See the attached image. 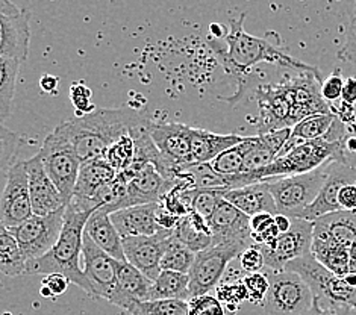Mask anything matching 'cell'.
<instances>
[{"mask_svg": "<svg viewBox=\"0 0 356 315\" xmlns=\"http://www.w3.org/2000/svg\"><path fill=\"white\" fill-rule=\"evenodd\" d=\"M341 102L349 106H356V78L346 79Z\"/></svg>", "mask_w": 356, "mask_h": 315, "instance_id": "cell-54", "label": "cell"}, {"mask_svg": "<svg viewBox=\"0 0 356 315\" xmlns=\"http://www.w3.org/2000/svg\"><path fill=\"white\" fill-rule=\"evenodd\" d=\"M190 315H226L223 303L213 296H199L188 302Z\"/></svg>", "mask_w": 356, "mask_h": 315, "instance_id": "cell-45", "label": "cell"}, {"mask_svg": "<svg viewBox=\"0 0 356 315\" xmlns=\"http://www.w3.org/2000/svg\"><path fill=\"white\" fill-rule=\"evenodd\" d=\"M253 137H245L243 143H240L238 146L231 147L225 150L223 153L209 163L211 167H213L218 175H222L223 177H232V176H238L243 175V167H244V159L245 155H248L249 149L252 147Z\"/></svg>", "mask_w": 356, "mask_h": 315, "instance_id": "cell-36", "label": "cell"}, {"mask_svg": "<svg viewBox=\"0 0 356 315\" xmlns=\"http://www.w3.org/2000/svg\"><path fill=\"white\" fill-rule=\"evenodd\" d=\"M353 15H356V5H355V14Z\"/></svg>", "mask_w": 356, "mask_h": 315, "instance_id": "cell-60", "label": "cell"}, {"mask_svg": "<svg viewBox=\"0 0 356 315\" xmlns=\"http://www.w3.org/2000/svg\"><path fill=\"white\" fill-rule=\"evenodd\" d=\"M226 190H196L193 202V212L209 220L216 212L218 203L225 199Z\"/></svg>", "mask_w": 356, "mask_h": 315, "instance_id": "cell-41", "label": "cell"}, {"mask_svg": "<svg viewBox=\"0 0 356 315\" xmlns=\"http://www.w3.org/2000/svg\"><path fill=\"white\" fill-rule=\"evenodd\" d=\"M314 223V238L349 247L356 240V211H337Z\"/></svg>", "mask_w": 356, "mask_h": 315, "instance_id": "cell-26", "label": "cell"}, {"mask_svg": "<svg viewBox=\"0 0 356 315\" xmlns=\"http://www.w3.org/2000/svg\"><path fill=\"white\" fill-rule=\"evenodd\" d=\"M31 26L28 11L10 0H0V58L24 63L29 55Z\"/></svg>", "mask_w": 356, "mask_h": 315, "instance_id": "cell-12", "label": "cell"}, {"mask_svg": "<svg viewBox=\"0 0 356 315\" xmlns=\"http://www.w3.org/2000/svg\"><path fill=\"white\" fill-rule=\"evenodd\" d=\"M209 32H211V35H213V37H216V38H223V40H225V37L227 35L229 29H226V26H223V24L213 23V24H211V26H209Z\"/></svg>", "mask_w": 356, "mask_h": 315, "instance_id": "cell-57", "label": "cell"}, {"mask_svg": "<svg viewBox=\"0 0 356 315\" xmlns=\"http://www.w3.org/2000/svg\"><path fill=\"white\" fill-rule=\"evenodd\" d=\"M22 63L14 59L0 58V122L5 124L6 118L13 113V102L15 96V83Z\"/></svg>", "mask_w": 356, "mask_h": 315, "instance_id": "cell-34", "label": "cell"}, {"mask_svg": "<svg viewBox=\"0 0 356 315\" xmlns=\"http://www.w3.org/2000/svg\"><path fill=\"white\" fill-rule=\"evenodd\" d=\"M344 82L346 79H343L340 72L335 70L323 83H321V97H323L327 104H334V102L340 100L343 97Z\"/></svg>", "mask_w": 356, "mask_h": 315, "instance_id": "cell-47", "label": "cell"}, {"mask_svg": "<svg viewBox=\"0 0 356 315\" xmlns=\"http://www.w3.org/2000/svg\"><path fill=\"white\" fill-rule=\"evenodd\" d=\"M355 118H356V106H355Z\"/></svg>", "mask_w": 356, "mask_h": 315, "instance_id": "cell-61", "label": "cell"}, {"mask_svg": "<svg viewBox=\"0 0 356 315\" xmlns=\"http://www.w3.org/2000/svg\"><path fill=\"white\" fill-rule=\"evenodd\" d=\"M150 137L164 158L182 167L191 163L193 127L176 122L149 120Z\"/></svg>", "mask_w": 356, "mask_h": 315, "instance_id": "cell-19", "label": "cell"}, {"mask_svg": "<svg viewBox=\"0 0 356 315\" xmlns=\"http://www.w3.org/2000/svg\"><path fill=\"white\" fill-rule=\"evenodd\" d=\"M92 212L76 209L73 205H67L63 232L59 240L50 252L38 259L28 261L24 275H64L70 284L79 286L92 297V288L83 275L82 268V247L83 232Z\"/></svg>", "mask_w": 356, "mask_h": 315, "instance_id": "cell-3", "label": "cell"}, {"mask_svg": "<svg viewBox=\"0 0 356 315\" xmlns=\"http://www.w3.org/2000/svg\"><path fill=\"white\" fill-rule=\"evenodd\" d=\"M149 300H191L190 275L163 270L154 280Z\"/></svg>", "mask_w": 356, "mask_h": 315, "instance_id": "cell-31", "label": "cell"}, {"mask_svg": "<svg viewBox=\"0 0 356 315\" xmlns=\"http://www.w3.org/2000/svg\"><path fill=\"white\" fill-rule=\"evenodd\" d=\"M240 264L241 268L245 271L248 275H255V273H262L266 270V261H264V255H262L259 245H252L249 249H245L240 255Z\"/></svg>", "mask_w": 356, "mask_h": 315, "instance_id": "cell-46", "label": "cell"}, {"mask_svg": "<svg viewBox=\"0 0 356 315\" xmlns=\"http://www.w3.org/2000/svg\"><path fill=\"white\" fill-rule=\"evenodd\" d=\"M225 200L250 218L257 214H262V212H268L271 216L277 214L276 203L268 190L267 181L245 185L241 186V188L226 190Z\"/></svg>", "mask_w": 356, "mask_h": 315, "instance_id": "cell-25", "label": "cell"}, {"mask_svg": "<svg viewBox=\"0 0 356 315\" xmlns=\"http://www.w3.org/2000/svg\"><path fill=\"white\" fill-rule=\"evenodd\" d=\"M179 217H176L175 214H172L170 211H167L163 205L159 203L158 211H156V221L161 229H164V231H173L179 223Z\"/></svg>", "mask_w": 356, "mask_h": 315, "instance_id": "cell-52", "label": "cell"}, {"mask_svg": "<svg viewBox=\"0 0 356 315\" xmlns=\"http://www.w3.org/2000/svg\"><path fill=\"white\" fill-rule=\"evenodd\" d=\"M70 280L67 279L64 275H47L43 280H41V286H47L50 291H52L54 297L56 296H61L67 291V288H69Z\"/></svg>", "mask_w": 356, "mask_h": 315, "instance_id": "cell-50", "label": "cell"}, {"mask_svg": "<svg viewBox=\"0 0 356 315\" xmlns=\"http://www.w3.org/2000/svg\"><path fill=\"white\" fill-rule=\"evenodd\" d=\"M245 13H243L238 19L229 23V32L225 37L226 49H222L216 45V41H208L213 47L217 59L225 67L229 74H234L243 83L244 76L249 74L252 67L259 63L275 64L281 69L293 70L296 73L316 70V67L302 63L300 59L293 58L284 52L282 49L270 45L267 40L253 37L244 29Z\"/></svg>", "mask_w": 356, "mask_h": 315, "instance_id": "cell-2", "label": "cell"}, {"mask_svg": "<svg viewBox=\"0 0 356 315\" xmlns=\"http://www.w3.org/2000/svg\"><path fill=\"white\" fill-rule=\"evenodd\" d=\"M128 315H190V306L185 300H149L135 305Z\"/></svg>", "mask_w": 356, "mask_h": 315, "instance_id": "cell-38", "label": "cell"}, {"mask_svg": "<svg viewBox=\"0 0 356 315\" xmlns=\"http://www.w3.org/2000/svg\"><path fill=\"white\" fill-rule=\"evenodd\" d=\"M311 253L312 257L321 264V266H325L329 271H332L334 275L340 277L349 275V262H350L349 247H343L332 241L314 238Z\"/></svg>", "mask_w": 356, "mask_h": 315, "instance_id": "cell-32", "label": "cell"}, {"mask_svg": "<svg viewBox=\"0 0 356 315\" xmlns=\"http://www.w3.org/2000/svg\"><path fill=\"white\" fill-rule=\"evenodd\" d=\"M356 184V165L349 161H334L330 163L329 175L321 188L318 197L300 214V220L316 221L320 217L327 216L330 212L341 211L338 205V194L344 185Z\"/></svg>", "mask_w": 356, "mask_h": 315, "instance_id": "cell-16", "label": "cell"}, {"mask_svg": "<svg viewBox=\"0 0 356 315\" xmlns=\"http://www.w3.org/2000/svg\"><path fill=\"white\" fill-rule=\"evenodd\" d=\"M305 315H356V311L347 306H335L321 303L317 297H314V303L311 309Z\"/></svg>", "mask_w": 356, "mask_h": 315, "instance_id": "cell-49", "label": "cell"}, {"mask_svg": "<svg viewBox=\"0 0 356 315\" xmlns=\"http://www.w3.org/2000/svg\"><path fill=\"white\" fill-rule=\"evenodd\" d=\"M321 83L323 82L317 69L296 73L293 78L285 81V87L293 104L294 126L308 117L332 113L330 105L321 97Z\"/></svg>", "mask_w": 356, "mask_h": 315, "instance_id": "cell-15", "label": "cell"}, {"mask_svg": "<svg viewBox=\"0 0 356 315\" xmlns=\"http://www.w3.org/2000/svg\"><path fill=\"white\" fill-rule=\"evenodd\" d=\"M40 294L43 296V297H46V299H49V297H54L52 291H50V289H49L47 286H41V289H40Z\"/></svg>", "mask_w": 356, "mask_h": 315, "instance_id": "cell-59", "label": "cell"}, {"mask_svg": "<svg viewBox=\"0 0 356 315\" xmlns=\"http://www.w3.org/2000/svg\"><path fill=\"white\" fill-rule=\"evenodd\" d=\"M270 291L264 302L270 315H305L314 303L311 288L293 271L266 270Z\"/></svg>", "mask_w": 356, "mask_h": 315, "instance_id": "cell-7", "label": "cell"}, {"mask_svg": "<svg viewBox=\"0 0 356 315\" xmlns=\"http://www.w3.org/2000/svg\"><path fill=\"white\" fill-rule=\"evenodd\" d=\"M26 168L33 216H50L67 207L61 193L58 191L56 185L49 177L38 152L37 155L26 159Z\"/></svg>", "mask_w": 356, "mask_h": 315, "instance_id": "cell-20", "label": "cell"}, {"mask_svg": "<svg viewBox=\"0 0 356 315\" xmlns=\"http://www.w3.org/2000/svg\"><path fill=\"white\" fill-rule=\"evenodd\" d=\"M314 240L312 221L293 218V226L276 241L262 244L259 249L264 255L266 270L284 271L288 264L311 255Z\"/></svg>", "mask_w": 356, "mask_h": 315, "instance_id": "cell-10", "label": "cell"}, {"mask_svg": "<svg viewBox=\"0 0 356 315\" xmlns=\"http://www.w3.org/2000/svg\"><path fill=\"white\" fill-rule=\"evenodd\" d=\"M338 58L344 63L356 65V15L352 17L349 28H347L346 41L343 47L338 50Z\"/></svg>", "mask_w": 356, "mask_h": 315, "instance_id": "cell-48", "label": "cell"}, {"mask_svg": "<svg viewBox=\"0 0 356 315\" xmlns=\"http://www.w3.org/2000/svg\"><path fill=\"white\" fill-rule=\"evenodd\" d=\"M243 282L248 288L249 293V302L253 305H262L267 299V294L270 291V282L266 273H255V275H245L243 277Z\"/></svg>", "mask_w": 356, "mask_h": 315, "instance_id": "cell-44", "label": "cell"}, {"mask_svg": "<svg viewBox=\"0 0 356 315\" xmlns=\"http://www.w3.org/2000/svg\"><path fill=\"white\" fill-rule=\"evenodd\" d=\"M143 118L144 115L137 109L129 106L100 108L86 117L65 120L61 126L83 164L105 158L108 149L124 135H129V131Z\"/></svg>", "mask_w": 356, "mask_h": 315, "instance_id": "cell-1", "label": "cell"}, {"mask_svg": "<svg viewBox=\"0 0 356 315\" xmlns=\"http://www.w3.org/2000/svg\"><path fill=\"white\" fill-rule=\"evenodd\" d=\"M349 273L356 275V240L350 245V262H349Z\"/></svg>", "mask_w": 356, "mask_h": 315, "instance_id": "cell-58", "label": "cell"}, {"mask_svg": "<svg viewBox=\"0 0 356 315\" xmlns=\"http://www.w3.org/2000/svg\"><path fill=\"white\" fill-rule=\"evenodd\" d=\"M275 223V216L268 214V212H262V214H257L255 217L250 218V227L253 234L264 232L267 227Z\"/></svg>", "mask_w": 356, "mask_h": 315, "instance_id": "cell-53", "label": "cell"}, {"mask_svg": "<svg viewBox=\"0 0 356 315\" xmlns=\"http://www.w3.org/2000/svg\"><path fill=\"white\" fill-rule=\"evenodd\" d=\"M28 261L23 257L19 243L5 227H0V270L2 273L17 277L26 273Z\"/></svg>", "mask_w": 356, "mask_h": 315, "instance_id": "cell-33", "label": "cell"}, {"mask_svg": "<svg viewBox=\"0 0 356 315\" xmlns=\"http://www.w3.org/2000/svg\"><path fill=\"white\" fill-rule=\"evenodd\" d=\"M217 299L225 303V306H240L244 300H249V293L243 282V277L236 279L232 284L226 282L218 285Z\"/></svg>", "mask_w": 356, "mask_h": 315, "instance_id": "cell-43", "label": "cell"}, {"mask_svg": "<svg viewBox=\"0 0 356 315\" xmlns=\"http://www.w3.org/2000/svg\"><path fill=\"white\" fill-rule=\"evenodd\" d=\"M335 114H317L305 118L300 123L296 124L293 127L291 132V138L288 140V143L285 144L284 150L281 152V155L284 156L286 155L288 152H291L294 147L300 146V144L307 143V141H316V140H321L325 135L329 132L330 127H332L334 122H335ZM277 156V158H279Z\"/></svg>", "mask_w": 356, "mask_h": 315, "instance_id": "cell-30", "label": "cell"}, {"mask_svg": "<svg viewBox=\"0 0 356 315\" xmlns=\"http://www.w3.org/2000/svg\"><path fill=\"white\" fill-rule=\"evenodd\" d=\"M255 96L259 106L257 135H267L286 127H294L293 104L285 82L259 85L255 90Z\"/></svg>", "mask_w": 356, "mask_h": 315, "instance_id": "cell-13", "label": "cell"}, {"mask_svg": "<svg viewBox=\"0 0 356 315\" xmlns=\"http://www.w3.org/2000/svg\"><path fill=\"white\" fill-rule=\"evenodd\" d=\"M115 177L117 172L104 158L83 163L79 170L78 181H76L70 205H73L79 211L95 212V208H92V199L96 197V194L104 188V186L111 184Z\"/></svg>", "mask_w": 356, "mask_h": 315, "instance_id": "cell-22", "label": "cell"}, {"mask_svg": "<svg viewBox=\"0 0 356 315\" xmlns=\"http://www.w3.org/2000/svg\"><path fill=\"white\" fill-rule=\"evenodd\" d=\"M154 280L134 267L128 261L118 262L117 286L111 299V305L118 306L128 314L140 302H149Z\"/></svg>", "mask_w": 356, "mask_h": 315, "instance_id": "cell-23", "label": "cell"}, {"mask_svg": "<svg viewBox=\"0 0 356 315\" xmlns=\"http://www.w3.org/2000/svg\"><path fill=\"white\" fill-rule=\"evenodd\" d=\"M59 85V78L54 74H43L40 79V87L44 92H54Z\"/></svg>", "mask_w": 356, "mask_h": 315, "instance_id": "cell-55", "label": "cell"}, {"mask_svg": "<svg viewBox=\"0 0 356 315\" xmlns=\"http://www.w3.org/2000/svg\"><path fill=\"white\" fill-rule=\"evenodd\" d=\"M175 236L196 255L209 249L214 244L209 221L196 212H190L188 216L179 220L175 229Z\"/></svg>", "mask_w": 356, "mask_h": 315, "instance_id": "cell-29", "label": "cell"}, {"mask_svg": "<svg viewBox=\"0 0 356 315\" xmlns=\"http://www.w3.org/2000/svg\"><path fill=\"white\" fill-rule=\"evenodd\" d=\"M33 216L26 161L19 159L10 168L0 199V221L2 227L13 229L20 226Z\"/></svg>", "mask_w": 356, "mask_h": 315, "instance_id": "cell-11", "label": "cell"}, {"mask_svg": "<svg viewBox=\"0 0 356 315\" xmlns=\"http://www.w3.org/2000/svg\"><path fill=\"white\" fill-rule=\"evenodd\" d=\"M158 207L159 203H149L126 208L111 214V220L122 238L152 236L163 231L156 221Z\"/></svg>", "mask_w": 356, "mask_h": 315, "instance_id": "cell-24", "label": "cell"}, {"mask_svg": "<svg viewBox=\"0 0 356 315\" xmlns=\"http://www.w3.org/2000/svg\"><path fill=\"white\" fill-rule=\"evenodd\" d=\"M117 173L128 170L135 161V143L131 135H124L108 149L105 158Z\"/></svg>", "mask_w": 356, "mask_h": 315, "instance_id": "cell-39", "label": "cell"}, {"mask_svg": "<svg viewBox=\"0 0 356 315\" xmlns=\"http://www.w3.org/2000/svg\"><path fill=\"white\" fill-rule=\"evenodd\" d=\"M241 245L218 244L196 255L190 271V294L191 299L207 296L218 288V284L226 273L227 264L244 252Z\"/></svg>", "mask_w": 356, "mask_h": 315, "instance_id": "cell-9", "label": "cell"}, {"mask_svg": "<svg viewBox=\"0 0 356 315\" xmlns=\"http://www.w3.org/2000/svg\"><path fill=\"white\" fill-rule=\"evenodd\" d=\"M275 223H276L279 231H281V234H285V232H288V231H290V229H291V226H293V218L286 217V216H284V214H276V216H275Z\"/></svg>", "mask_w": 356, "mask_h": 315, "instance_id": "cell-56", "label": "cell"}, {"mask_svg": "<svg viewBox=\"0 0 356 315\" xmlns=\"http://www.w3.org/2000/svg\"><path fill=\"white\" fill-rule=\"evenodd\" d=\"M329 167L330 163L307 175L267 179L277 214L299 218L302 212L318 197L329 175Z\"/></svg>", "mask_w": 356, "mask_h": 315, "instance_id": "cell-4", "label": "cell"}, {"mask_svg": "<svg viewBox=\"0 0 356 315\" xmlns=\"http://www.w3.org/2000/svg\"><path fill=\"white\" fill-rule=\"evenodd\" d=\"M20 143V135L6 129V126L2 124V129H0V170H2L3 179H6L10 168L19 161L17 152H19Z\"/></svg>", "mask_w": 356, "mask_h": 315, "instance_id": "cell-40", "label": "cell"}, {"mask_svg": "<svg viewBox=\"0 0 356 315\" xmlns=\"http://www.w3.org/2000/svg\"><path fill=\"white\" fill-rule=\"evenodd\" d=\"M70 100L76 109V118L86 117L96 111L92 102V91L86 82H73L70 85Z\"/></svg>", "mask_w": 356, "mask_h": 315, "instance_id": "cell-42", "label": "cell"}, {"mask_svg": "<svg viewBox=\"0 0 356 315\" xmlns=\"http://www.w3.org/2000/svg\"><path fill=\"white\" fill-rule=\"evenodd\" d=\"M38 153L49 177L52 179L58 191L61 193L63 199L69 205L73 199L74 186L76 181H78L82 163L78 155H76L73 144L70 138L67 137L61 124L56 126L47 135Z\"/></svg>", "mask_w": 356, "mask_h": 315, "instance_id": "cell-5", "label": "cell"}, {"mask_svg": "<svg viewBox=\"0 0 356 315\" xmlns=\"http://www.w3.org/2000/svg\"><path fill=\"white\" fill-rule=\"evenodd\" d=\"M173 231H159L152 236H131L123 238V249L126 261L137 267L149 279L156 280L161 275V261H163L167 240Z\"/></svg>", "mask_w": 356, "mask_h": 315, "instance_id": "cell-18", "label": "cell"}, {"mask_svg": "<svg viewBox=\"0 0 356 315\" xmlns=\"http://www.w3.org/2000/svg\"><path fill=\"white\" fill-rule=\"evenodd\" d=\"M209 227L213 231L214 244H236L243 249L255 245L252 240L250 217L236 209L225 199L218 203L216 212L209 220Z\"/></svg>", "mask_w": 356, "mask_h": 315, "instance_id": "cell-17", "label": "cell"}, {"mask_svg": "<svg viewBox=\"0 0 356 315\" xmlns=\"http://www.w3.org/2000/svg\"><path fill=\"white\" fill-rule=\"evenodd\" d=\"M277 158V153L268 146V143L262 135H255L253 137L252 147L249 149L248 155L244 159V167H243V175L258 172L273 164Z\"/></svg>", "mask_w": 356, "mask_h": 315, "instance_id": "cell-37", "label": "cell"}, {"mask_svg": "<svg viewBox=\"0 0 356 315\" xmlns=\"http://www.w3.org/2000/svg\"><path fill=\"white\" fill-rule=\"evenodd\" d=\"M245 137L235 134H214L209 131L193 127L191 143V163L193 164H209L225 150L238 146Z\"/></svg>", "mask_w": 356, "mask_h": 315, "instance_id": "cell-28", "label": "cell"}, {"mask_svg": "<svg viewBox=\"0 0 356 315\" xmlns=\"http://www.w3.org/2000/svg\"><path fill=\"white\" fill-rule=\"evenodd\" d=\"M86 234L91 238L97 247L108 253L109 257L115 261H126L124 249H123V238L118 234L117 227L114 226L111 214H108L104 209H97L90 216Z\"/></svg>", "mask_w": 356, "mask_h": 315, "instance_id": "cell-27", "label": "cell"}, {"mask_svg": "<svg viewBox=\"0 0 356 315\" xmlns=\"http://www.w3.org/2000/svg\"><path fill=\"white\" fill-rule=\"evenodd\" d=\"M65 208L59 209L50 216H32L20 226L8 229L19 243L26 261L44 257L55 247L63 232Z\"/></svg>", "mask_w": 356, "mask_h": 315, "instance_id": "cell-8", "label": "cell"}, {"mask_svg": "<svg viewBox=\"0 0 356 315\" xmlns=\"http://www.w3.org/2000/svg\"><path fill=\"white\" fill-rule=\"evenodd\" d=\"M194 259H196V253L191 252L188 247L177 240L173 232V235L167 240L164 257L161 261V270L190 275Z\"/></svg>", "mask_w": 356, "mask_h": 315, "instance_id": "cell-35", "label": "cell"}, {"mask_svg": "<svg viewBox=\"0 0 356 315\" xmlns=\"http://www.w3.org/2000/svg\"><path fill=\"white\" fill-rule=\"evenodd\" d=\"M118 262L95 244V241L83 232L82 268L83 275L92 288L95 299L111 302L117 286Z\"/></svg>", "mask_w": 356, "mask_h": 315, "instance_id": "cell-14", "label": "cell"}, {"mask_svg": "<svg viewBox=\"0 0 356 315\" xmlns=\"http://www.w3.org/2000/svg\"><path fill=\"white\" fill-rule=\"evenodd\" d=\"M131 167L135 170V175L132 181L128 184L126 208L149 205V203H161L165 195L177 185L167 181L152 164L134 163Z\"/></svg>", "mask_w": 356, "mask_h": 315, "instance_id": "cell-21", "label": "cell"}, {"mask_svg": "<svg viewBox=\"0 0 356 315\" xmlns=\"http://www.w3.org/2000/svg\"><path fill=\"white\" fill-rule=\"evenodd\" d=\"M338 205L341 211H356V184L343 186L338 194Z\"/></svg>", "mask_w": 356, "mask_h": 315, "instance_id": "cell-51", "label": "cell"}, {"mask_svg": "<svg viewBox=\"0 0 356 315\" xmlns=\"http://www.w3.org/2000/svg\"><path fill=\"white\" fill-rule=\"evenodd\" d=\"M285 270L299 275L311 288L314 297H317L321 303L347 306L356 311V288L347 284L344 277L334 275L325 266H321L312 257V253L290 262Z\"/></svg>", "mask_w": 356, "mask_h": 315, "instance_id": "cell-6", "label": "cell"}]
</instances>
